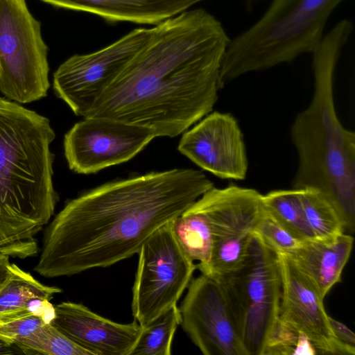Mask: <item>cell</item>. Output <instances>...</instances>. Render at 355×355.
<instances>
[{
    "mask_svg": "<svg viewBox=\"0 0 355 355\" xmlns=\"http://www.w3.org/2000/svg\"><path fill=\"white\" fill-rule=\"evenodd\" d=\"M9 256L0 254V288L6 280L9 274Z\"/></svg>",
    "mask_w": 355,
    "mask_h": 355,
    "instance_id": "83f0119b",
    "label": "cell"
},
{
    "mask_svg": "<svg viewBox=\"0 0 355 355\" xmlns=\"http://www.w3.org/2000/svg\"><path fill=\"white\" fill-rule=\"evenodd\" d=\"M150 33L151 28H135L99 50L69 58L53 74L55 93L76 116L85 117Z\"/></svg>",
    "mask_w": 355,
    "mask_h": 355,
    "instance_id": "30bf717a",
    "label": "cell"
},
{
    "mask_svg": "<svg viewBox=\"0 0 355 355\" xmlns=\"http://www.w3.org/2000/svg\"><path fill=\"white\" fill-rule=\"evenodd\" d=\"M181 315L177 304L141 327L130 355H170L171 345Z\"/></svg>",
    "mask_w": 355,
    "mask_h": 355,
    "instance_id": "7402d4cb",
    "label": "cell"
},
{
    "mask_svg": "<svg viewBox=\"0 0 355 355\" xmlns=\"http://www.w3.org/2000/svg\"><path fill=\"white\" fill-rule=\"evenodd\" d=\"M173 234L186 255L197 269L207 275L212 255L213 235L206 216L190 206L172 220Z\"/></svg>",
    "mask_w": 355,
    "mask_h": 355,
    "instance_id": "d6986e66",
    "label": "cell"
},
{
    "mask_svg": "<svg viewBox=\"0 0 355 355\" xmlns=\"http://www.w3.org/2000/svg\"><path fill=\"white\" fill-rule=\"evenodd\" d=\"M144 126L103 117H85L64 135V156L79 174L96 173L129 161L154 138Z\"/></svg>",
    "mask_w": 355,
    "mask_h": 355,
    "instance_id": "8fae6325",
    "label": "cell"
},
{
    "mask_svg": "<svg viewBox=\"0 0 355 355\" xmlns=\"http://www.w3.org/2000/svg\"><path fill=\"white\" fill-rule=\"evenodd\" d=\"M51 324L94 355H130L141 331L136 320L115 322L72 302L55 306Z\"/></svg>",
    "mask_w": 355,
    "mask_h": 355,
    "instance_id": "9a60e30c",
    "label": "cell"
},
{
    "mask_svg": "<svg viewBox=\"0 0 355 355\" xmlns=\"http://www.w3.org/2000/svg\"><path fill=\"white\" fill-rule=\"evenodd\" d=\"M0 254L7 255L14 258H18L15 250L0 239Z\"/></svg>",
    "mask_w": 355,
    "mask_h": 355,
    "instance_id": "f1b7e54d",
    "label": "cell"
},
{
    "mask_svg": "<svg viewBox=\"0 0 355 355\" xmlns=\"http://www.w3.org/2000/svg\"><path fill=\"white\" fill-rule=\"evenodd\" d=\"M253 233L259 236L275 253H289L298 248L305 241L288 230L264 207Z\"/></svg>",
    "mask_w": 355,
    "mask_h": 355,
    "instance_id": "cb8c5ba5",
    "label": "cell"
},
{
    "mask_svg": "<svg viewBox=\"0 0 355 355\" xmlns=\"http://www.w3.org/2000/svg\"><path fill=\"white\" fill-rule=\"evenodd\" d=\"M14 345L25 354L94 355L51 323H45L30 334L19 338Z\"/></svg>",
    "mask_w": 355,
    "mask_h": 355,
    "instance_id": "603a6c76",
    "label": "cell"
},
{
    "mask_svg": "<svg viewBox=\"0 0 355 355\" xmlns=\"http://www.w3.org/2000/svg\"><path fill=\"white\" fill-rule=\"evenodd\" d=\"M300 189L304 216L315 238L326 239L346 231L338 211L322 192L313 188Z\"/></svg>",
    "mask_w": 355,
    "mask_h": 355,
    "instance_id": "44dd1931",
    "label": "cell"
},
{
    "mask_svg": "<svg viewBox=\"0 0 355 355\" xmlns=\"http://www.w3.org/2000/svg\"><path fill=\"white\" fill-rule=\"evenodd\" d=\"M262 202L278 221L302 240L315 238L304 216L300 189L271 191L262 194Z\"/></svg>",
    "mask_w": 355,
    "mask_h": 355,
    "instance_id": "ffe728a7",
    "label": "cell"
},
{
    "mask_svg": "<svg viewBox=\"0 0 355 355\" xmlns=\"http://www.w3.org/2000/svg\"><path fill=\"white\" fill-rule=\"evenodd\" d=\"M331 329L337 340L348 348L355 350V336L345 324L329 315Z\"/></svg>",
    "mask_w": 355,
    "mask_h": 355,
    "instance_id": "4316f807",
    "label": "cell"
},
{
    "mask_svg": "<svg viewBox=\"0 0 355 355\" xmlns=\"http://www.w3.org/2000/svg\"><path fill=\"white\" fill-rule=\"evenodd\" d=\"M191 207L206 216L212 232V255L205 275L216 278L238 268L263 209L262 194L235 185L213 187Z\"/></svg>",
    "mask_w": 355,
    "mask_h": 355,
    "instance_id": "9c48e42d",
    "label": "cell"
},
{
    "mask_svg": "<svg viewBox=\"0 0 355 355\" xmlns=\"http://www.w3.org/2000/svg\"><path fill=\"white\" fill-rule=\"evenodd\" d=\"M282 280L278 322L305 335L318 354L354 355L334 336L324 297L288 254L276 253Z\"/></svg>",
    "mask_w": 355,
    "mask_h": 355,
    "instance_id": "4fadbf2b",
    "label": "cell"
},
{
    "mask_svg": "<svg viewBox=\"0 0 355 355\" xmlns=\"http://www.w3.org/2000/svg\"><path fill=\"white\" fill-rule=\"evenodd\" d=\"M45 324L43 319L33 313L0 323V339L8 345H14L20 338L32 333Z\"/></svg>",
    "mask_w": 355,
    "mask_h": 355,
    "instance_id": "484cf974",
    "label": "cell"
},
{
    "mask_svg": "<svg viewBox=\"0 0 355 355\" xmlns=\"http://www.w3.org/2000/svg\"><path fill=\"white\" fill-rule=\"evenodd\" d=\"M172 220L157 229L137 253L132 311L141 327L177 304L197 269L178 242Z\"/></svg>",
    "mask_w": 355,
    "mask_h": 355,
    "instance_id": "ba28073f",
    "label": "cell"
},
{
    "mask_svg": "<svg viewBox=\"0 0 355 355\" xmlns=\"http://www.w3.org/2000/svg\"><path fill=\"white\" fill-rule=\"evenodd\" d=\"M214 279L223 291L248 355H264L281 302L276 253L253 233L242 264Z\"/></svg>",
    "mask_w": 355,
    "mask_h": 355,
    "instance_id": "8992f818",
    "label": "cell"
},
{
    "mask_svg": "<svg viewBox=\"0 0 355 355\" xmlns=\"http://www.w3.org/2000/svg\"><path fill=\"white\" fill-rule=\"evenodd\" d=\"M354 25L344 19L324 35L312 53L314 93L298 114L291 138L298 155L293 189L313 188L336 207L346 231L355 228V133L341 124L334 99V77Z\"/></svg>",
    "mask_w": 355,
    "mask_h": 355,
    "instance_id": "3957f363",
    "label": "cell"
},
{
    "mask_svg": "<svg viewBox=\"0 0 355 355\" xmlns=\"http://www.w3.org/2000/svg\"><path fill=\"white\" fill-rule=\"evenodd\" d=\"M55 134L48 118L0 97V239L18 258L38 252L35 235L54 214Z\"/></svg>",
    "mask_w": 355,
    "mask_h": 355,
    "instance_id": "277c9868",
    "label": "cell"
},
{
    "mask_svg": "<svg viewBox=\"0 0 355 355\" xmlns=\"http://www.w3.org/2000/svg\"><path fill=\"white\" fill-rule=\"evenodd\" d=\"M53 6L96 15L108 21L156 25L204 0H41Z\"/></svg>",
    "mask_w": 355,
    "mask_h": 355,
    "instance_id": "2e32d148",
    "label": "cell"
},
{
    "mask_svg": "<svg viewBox=\"0 0 355 355\" xmlns=\"http://www.w3.org/2000/svg\"><path fill=\"white\" fill-rule=\"evenodd\" d=\"M178 150L197 166L223 179L244 180L248 162L243 135L230 113L210 112L182 136Z\"/></svg>",
    "mask_w": 355,
    "mask_h": 355,
    "instance_id": "5bb4252c",
    "label": "cell"
},
{
    "mask_svg": "<svg viewBox=\"0 0 355 355\" xmlns=\"http://www.w3.org/2000/svg\"><path fill=\"white\" fill-rule=\"evenodd\" d=\"M353 243V236L343 232L326 239L305 240L298 248L286 254L324 298L332 287L340 282Z\"/></svg>",
    "mask_w": 355,
    "mask_h": 355,
    "instance_id": "e0dca14e",
    "label": "cell"
},
{
    "mask_svg": "<svg viewBox=\"0 0 355 355\" xmlns=\"http://www.w3.org/2000/svg\"><path fill=\"white\" fill-rule=\"evenodd\" d=\"M213 187L201 171L173 168L91 189L69 200L47 226L34 270L54 278L126 259Z\"/></svg>",
    "mask_w": 355,
    "mask_h": 355,
    "instance_id": "7a4b0ae2",
    "label": "cell"
},
{
    "mask_svg": "<svg viewBox=\"0 0 355 355\" xmlns=\"http://www.w3.org/2000/svg\"><path fill=\"white\" fill-rule=\"evenodd\" d=\"M343 1L272 0L254 24L230 40L221 61L219 89L245 73L312 53L330 15Z\"/></svg>",
    "mask_w": 355,
    "mask_h": 355,
    "instance_id": "5b68a950",
    "label": "cell"
},
{
    "mask_svg": "<svg viewBox=\"0 0 355 355\" xmlns=\"http://www.w3.org/2000/svg\"><path fill=\"white\" fill-rule=\"evenodd\" d=\"M180 324L204 355H248L223 291L214 278H192L179 307Z\"/></svg>",
    "mask_w": 355,
    "mask_h": 355,
    "instance_id": "7c38bea8",
    "label": "cell"
},
{
    "mask_svg": "<svg viewBox=\"0 0 355 355\" xmlns=\"http://www.w3.org/2000/svg\"><path fill=\"white\" fill-rule=\"evenodd\" d=\"M318 354L309 339L301 332L277 322L264 355Z\"/></svg>",
    "mask_w": 355,
    "mask_h": 355,
    "instance_id": "d4e9b609",
    "label": "cell"
},
{
    "mask_svg": "<svg viewBox=\"0 0 355 355\" xmlns=\"http://www.w3.org/2000/svg\"><path fill=\"white\" fill-rule=\"evenodd\" d=\"M230 40L221 23L202 8L154 25L85 117L144 126L155 137L178 136L211 112Z\"/></svg>",
    "mask_w": 355,
    "mask_h": 355,
    "instance_id": "6da1fadb",
    "label": "cell"
},
{
    "mask_svg": "<svg viewBox=\"0 0 355 355\" xmlns=\"http://www.w3.org/2000/svg\"><path fill=\"white\" fill-rule=\"evenodd\" d=\"M48 47L25 0H0V92L19 103L45 97Z\"/></svg>",
    "mask_w": 355,
    "mask_h": 355,
    "instance_id": "52a82bcc",
    "label": "cell"
},
{
    "mask_svg": "<svg viewBox=\"0 0 355 355\" xmlns=\"http://www.w3.org/2000/svg\"><path fill=\"white\" fill-rule=\"evenodd\" d=\"M12 345H8L0 339V355L1 354H15Z\"/></svg>",
    "mask_w": 355,
    "mask_h": 355,
    "instance_id": "f546056e",
    "label": "cell"
},
{
    "mask_svg": "<svg viewBox=\"0 0 355 355\" xmlns=\"http://www.w3.org/2000/svg\"><path fill=\"white\" fill-rule=\"evenodd\" d=\"M62 292L60 288L44 285L10 263L8 276L0 288V323L31 314L28 309L31 301L50 300Z\"/></svg>",
    "mask_w": 355,
    "mask_h": 355,
    "instance_id": "ac0fdd59",
    "label": "cell"
}]
</instances>
